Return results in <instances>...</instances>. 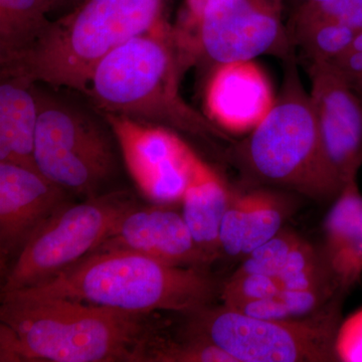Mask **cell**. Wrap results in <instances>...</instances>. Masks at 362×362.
Masks as SVG:
<instances>
[{"label":"cell","instance_id":"obj_26","mask_svg":"<svg viewBox=\"0 0 362 362\" xmlns=\"http://www.w3.org/2000/svg\"><path fill=\"white\" fill-rule=\"evenodd\" d=\"M247 214V194L233 195L221 223L218 240L221 254L228 257L242 256L246 237Z\"/></svg>","mask_w":362,"mask_h":362},{"label":"cell","instance_id":"obj_19","mask_svg":"<svg viewBox=\"0 0 362 362\" xmlns=\"http://www.w3.org/2000/svg\"><path fill=\"white\" fill-rule=\"evenodd\" d=\"M338 293L340 292L334 290L292 291L282 289L273 296L252 300L228 308L255 318L287 320L315 313L337 296Z\"/></svg>","mask_w":362,"mask_h":362},{"label":"cell","instance_id":"obj_32","mask_svg":"<svg viewBox=\"0 0 362 362\" xmlns=\"http://www.w3.org/2000/svg\"><path fill=\"white\" fill-rule=\"evenodd\" d=\"M324 1V0H302V2H318Z\"/></svg>","mask_w":362,"mask_h":362},{"label":"cell","instance_id":"obj_15","mask_svg":"<svg viewBox=\"0 0 362 362\" xmlns=\"http://www.w3.org/2000/svg\"><path fill=\"white\" fill-rule=\"evenodd\" d=\"M324 262L338 291L362 277V194L356 177L345 183L324 221Z\"/></svg>","mask_w":362,"mask_h":362},{"label":"cell","instance_id":"obj_20","mask_svg":"<svg viewBox=\"0 0 362 362\" xmlns=\"http://www.w3.org/2000/svg\"><path fill=\"white\" fill-rule=\"evenodd\" d=\"M142 362H235V358L201 338L171 339L160 325L150 334L143 351Z\"/></svg>","mask_w":362,"mask_h":362},{"label":"cell","instance_id":"obj_5","mask_svg":"<svg viewBox=\"0 0 362 362\" xmlns=\"http://www.w3.org/2000/svg\"><path fill=\"white\" fill-rule=\"evenodd\" d=\"M252 175L263 182L296 190L316 201L334 197L342 185L331 166L309 93L295 70L280 97L240 147Z\"/></svg>","mask_w":362,"mask_h":362},{"label":"cell","instance_id":"obj_14","mask_svg":"<svg viewBox=\"0 0 362 362\" xmlns=\"http://www.w3.org/2000/svg\"><path fill=\"white\" fill-rule=\"evenodd\" d=\"M216 66L206 90L207 117L223 132L251 133L275 105L268 76L254 59Z\"/></svg>","mask_w":362,"mask_h":362},{"label":"cell","instance_id":"obj_18","mask_svg":"<svg viewBox=\"0 0 362 362\" xmlns=\"http://www.w3.org/2000/svg\"><path fill=\"white\" fill-rule=\"evenodd\" d=\"M54 0H0V62L25 54L52 21Z\"/></svg>","mask_w":362,"mask_h":362},{"label":"cell","instance_id":"obj_1","mask_svg":"<svg viewBox=\"0 0 362 362\" xmlns=\"http://www.w3.org/2000/svg\"><path fill=\"white\" fill-rule=\"evenodd\" d=\"M152 314L2 294L0 361L142 362Z\"/></svg>","mask_w":362,"mask_h":362},{"label":"cell","instance_id":"obj_12","mask_svg":"<svg viewBox=\"0 0 362 362\" xmlns=\"http://www.w3.org/2000/svg\"><path fill=\"white\" fill-rule=\"evenodd\" d=\"M104 252H135L170 266L204 268L211 263L175 204H137L90 254Z\"/></svg>","mask_w":362,"mask_h":362},{"label":"cell","instance_id":"obj_28","mask_svg":"<svg viewBox=\"0 0 362 362\" xmlns=\"http://www.w3.org/2000/svg\"><path fill=\"white\" fill-rule=\"evenodd\" d=\"M354 86L362 78V52L349 49L329 62Z\"/></svg>","mask_w":362,"mask_h":362},{"label":"cell","instance_id":"obj_31","mask_svg":"<svg viewBox=\"0 0 362 362\" xmlns=\"http://www.w3.org/2000/svg\"><path fill=\"white\" fill-rule=\"evenodd\" d=\"M352 87H354V89L356 90V92L358 94L359 98L362 100V78L356 84L352 86Z\"/></svg>","mask_w":362,"mask_h":362},{"label":"cell","instance_id":"obj_24","mask_svg":"<svg viewBox=\"0 0 362 362\" xmlns=\"http://www.w3.org/2000/svg\"><path fill=\"white\" fill-rule=\"evenodd\" d=\"M301 238L290 230H281L275 237L250 252L244 263L235 272V275H259L277 277L287 263L293 247Z\"/></svg>","mask_w":362,"mask_h":362},{"label":"cell","instance_id":"obj_3","mask_svg":"<svg viewBox=\"0 0 362 362\" xmlns=\"http://www.w3.org/2000/svg\"><path fill=\"white\" fill-rule=\"evenodd\" d=\"M216 289L214 279L201 267L170 266L131 252H104L88 255L47 282L11 293L135 313L187 315L209 306Z\"/></svg>","mask_w":362,"mask_h":362},{"label":"cell","instance_id":"obj_21","mask_svg":"<svg viewBox=\"0 0 362 362\" xmlns=\"http://www.w3.org/2000/svg\"><path fill=\"white\" fill-rule=\"evenodd\" d=\"M247 230L242 256L246 257L282 230L286 204L278 195L267 190L247 194Z\"/></svg>","mask_w":362,"mask_h":362},{"label":"cell","instance_id":"obj_13","mask_svg":"<svg viewBox=\"0 0 362 362\" xmlns=\"http://www.w3.org/2000/svg\"><path fill=\"white\" fill-rule=\"evenodd\" d=\"M70 192L37 168L0 162V252H18L40 226L69 204Z\"/></svg>","mask_w":362,"mask_h":362},{"label":"cell","instance_id":"obj_9","mask_svg":"<svg viewBox=\"0 0 362 362\" xmlns=\"http://www.w3.org/2000/svg\"><path fill=\"white\" fill-rule=\"evenodd\" d=\"M281 1L206 0L185 45L188 57L202 54L218 66L287 51Z\"/></svg>","mask_w":362,"mask_h":362},{"label":"cell","instance_id":"obj_25","mask_svg":"<svg viewBox=\"0 0 362 362\" xmlns=\"http://www.w3.org/2000/svg\"><path fill=\"white\" fill-rule=\"evenodd\" d=\"M282 290L280 281L272 276L250 274L235 275L226 283L221 290L223 305L235 307L252 300L264 299L273 296Z\"/></svg>","mask_w":362,"mask_h":362},{"label":"cell","instance_id":"obj_10","mask_svg":"<svg viewBox=\"0 0 362 362\" xmlns=\"http://www.w3.org/2000/svg\"><path fill=\"white\" fill-rule=\"evenodd\" d=\"M101 114L110 125L126 168L142 194L154 204H181L199 158L194 150L168 128Z\"/></svg>","mask_w":362,"mask_h":362},{"label":"cell","instance_id":"obj_11","mask_svg":"<svg viewBox=\"0 0 362 362\" xmlns=\"http://www.w3.org/2000/svg\"><path fill=\"white\" fill-rule=\"evenodd\" d=\"M312 106L326 156L342 187L362 165V100L334 66L314 62L309 68Z\"/></svg>","mask_w":362,"mask_h":362},{"label":"cell","instance_id":"obj_30","mask_svg":"<svg viewBox=\"0 0 362 362\" xmlns=\"http://www.w3.org/2000/svg\"><path fill=\"white\" fill-rule=\"evenodd\" d=\"M349 49L362 52V30L356 33L354 40H352L351 45H350Z\"/></svg>","mask_w":362,"mask_h":362},{"label":"cell","instance_id":"obj_22","mask_svg":"<svg viewBox=\"0 0 362 362\" xmlns=\"http://www.w3.org/2000/svg\"><path fill=\"white\" fill-rule=\"evenodd\" d=\"M323 23L347 26L359 32L362 30V0L302 2L295 14L294 33Z\"/></svg>","mask_w":362,"mask_h":362},{"label":"cell","instance_id":"obj_16","mask_svg":"<svg viewBox=\"0 0 362 362\" xmlns=\"http://www.w3.org/2000/svg\"><path fill=\"white\" fill-rule=\"evenodd\" d=\"M37 84L20 74L1 71L0 162L35 168L33 153L39 119Z\"/></svg>","mask_w":362,"mask_h":362},{"label":"cell","instance_id":"obj_6","mask_svg":"<svg viewBox=\"0 0 362 362\" xmlns=\"http://www.w3.org/2000/svg\"><path fill=\"white\" fill-rule=\"evenodd\" d=\"M339 313L337 295L315 313L287 320L255 318L226 305H209L185 315V335L216 345L235 362L335 361Z\"/></svg>","mask_w":362,"mask_h":362},{"label":"cell","instance_id":"obj_23","mask_svg":"<svg viewBox=\"0 0 362 362\" xmlns=\"http://www.w3.org/2000/svg\"><path fill=\"white\" fill-rule=\"evenodd\" d=\"M294 35L310 57L312 63H329L349 49L356 32L347 26L323 23L309 26Z\"/></svg>","mask_w":362,"mask_h":362},{"label":"cell","instance_id":"obj_17","mask_svg":"<svg viewBox=\"0 0 362 362\" xmlns=\"http://www.w3.org/2000/svg\"><path fill=\"white\" fill-rule=\"evenodd\" d=\"M232 197L221 176L197 159L181 201V211L197 246L211 262L221 254L218 235Z\"/></svg>","mask_w":362,"mask_h":362},{"label":"cell","instance_id":"obj_8","mask_svg":"<svg viewBox=\"0 0 362 362\" xmlns=\"http://www.w3.org/2000/svg\"><path fill=\"white\" fill-rule=\"evenodd\" d=\"M137 204L134 194L122 189L61 207L21 247L1 294L42 284L84 259Z\"/></svg>","mask_w":362,"mask_h":362},{"label":"cell","instance_id":"obj_29","mask_svg":"<svg viewBox=\"0 0 362 362\" xmlns=\"http://www.w3.org/2000/svg\"><path fill=\"white\" fill-rule=\"evenodd\" d=\"M84 0H54V14H59V16L68 13L73 11L78 4H82Z\"/></svg>","mask_w":362,"mask_h":362},{"label":"cell","instance_id":"obj_27","mask_svg":"<svg viewBox=\"0 0 362 362\" xmlns=\"http://www.w3.org/2000/svg\"><path fill=\"white\" fill-rule=\"evenodd\" d=\"M334 352L338 361L362 362V308L338 326Z\"/></svg>","mask_w":362,"mask_h":362},{"label":"cell","instance_id":"obj_7","mask_svg":"<svg viewBox=\"0 0 362 362\" xmlns=\"http://www.w3.org/2000/svg\"><path fill=\"white\" fill-rule=\"evenodd\" d=\"M39 119L35 142V168L70 194L86 197L115 175V135L96 109L37 88Z\"/></svg>","mask_w":362,"mask_h":362},{"label":"cell","instance_id":"obj_2","mask_svg":"<svg viewBox=\"0 0 362 362\" xmlns=\"http://www.w3.org/2000/svg\"><path fill=\"white\" fill-rule=\"evenodd\" d=\"M187 66L175 30L161 21L105 56L83 95L100 113L202 138L223 137L221 128L181 97L180 75Z\"/></svg>","mask_w":362,"mask_h":362},{"label":"cell","instance_id":"obj_4","mask_svg":"<svg viewBox=\"0 0 362 362\" xmlns=\"http://www.w3.org/2000/svg\"><path fill=\"white\" fill-rule=\"evenodd\" d=\"M163 0H84L52 20L35 44L2 71L84 94L105 56L161 23Z\"/></svg>","mask_w":362,"mask_h":362}]
</instances>
